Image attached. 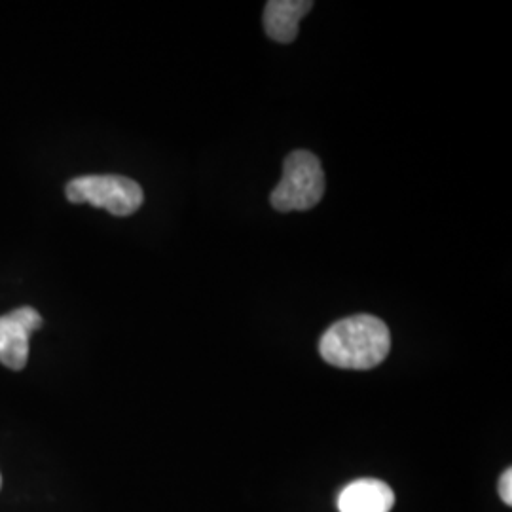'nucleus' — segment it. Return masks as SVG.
<instances>
[{
	"label": "nucleus",
	"instance_id": "f257e3e1",
	"mask_svg": "<svg viewBox=\"0 0 512 512\" xmlns=\"http://www.w3.org/2000/svg\"><path fill=\"white\" fill-rule=\"evenodd\" d=\"M391 349V332L374 315H353L334 323L319 342L321 357L332 366L370 370L382 365Z\"/></svg>",
	"mask_w": 512,
	"mask_h": 512
},
{
	"label": "nucleus",
	"instance_id": "f03ea898",
	"mask_svg": "<svg viewBox=\"0 0 512 512\" xmlns=\"http://www.w3.org/2000/svg\"><path fill=\"white\" fill-rule=\"evenodd\" d=\"M325 196V173L321 162L308 150H294L285 164L283 177L270 196L275 211H308Z\"/></svg>",
	"mask_w": 512,
	"mask_h": 512
},
{
	"label": "nucleus",
	"instance_id": "7ed1b4c3",
	"mask_svg": "<svg viewBox=\"0 0 512 512\" xmlns=\"http://www.w3.org/2000/svg\"><path fill=\"white\" fill-rule=\"evenodd\" d=\"M65 194L71 203H90L116 217L133 215L145 202L141 184L122 175L76 177L67 184Z\"/></svg>",
	"mask_w": 512,
	"mask_h": 512
},
{
	"label": "nucleus",
	"instance_id": "20e7f679",
	"mask_svg": "<svg viewBox=\"0 0 512 512\" xmlns=\"http://www.w3.org/2000/svg\"><path fill=\"white\" fill-rule=\"evenodd\" d=\"M42 327V317L33 308H18L0 317V363L21 370L29 359V340Z\"/></svg>",
	"mask_w": 512,
	"mask_h": 512
},
{
	"label": "nucleus",
	"instance_id": "39448f33",
	"mask_svg": "<svg viewBox=\"0 0 512 512\" xmlns=\"http://www.w3.org/2000/svg\"><path fill=\"white\" fill-rule=\"evenodd\" d=\"M336 505L340 512H389L395 505V494L382 480L361 478L340 492Z\"/></svg>",
	"mask_w": 512,
	"mask_h": 512
},
{
	"label": "nucleus",
	"instance_id": "423d86ee",
	"mask_svg": "<svg viewBox=\"0 0 512 512\" xmlns=\"http://www.w3.org/2000/svg\"><path fill=\"white\" fill-rule=\"evenodd\" d=\"M311 8L310 0H270L264 8L266 35L279 44L294 42L300 21L310 14Z\"/></svg>",
	"mask_w": 512,
	"mask_h": 512
},
{
	"label": "nucleus",
	"instance_id": "0eeeda50",
	"mask_svg": "<svg viewBox=\"0 0 512 512\" xmlns=\"http://www.w3.org/2000/svg\"><path fill=\"white\" fill-rule=\"evenodd\" d=\"M499 495H501V499H503L507 505H512L511 469H507V471H505V475L501 476V480H499Z\"/></svg>",
	"mask_w": 512,
	"mask_h": 512
},
{
	"label": "nucleus",
	"instance_id": "6e6552de",
	"mask_svg": "<svg viewBox=\"0 0 512 512\" xmlns=\"http://www.w3.org/2000/svg\"><path fill=\"white\" fill-rule=\"evenodd\" d=\"M0 486H2V478H0Z\"/></svg>",
	"mask_w": 512,
	"mask_h": 512
}]
</instances>
